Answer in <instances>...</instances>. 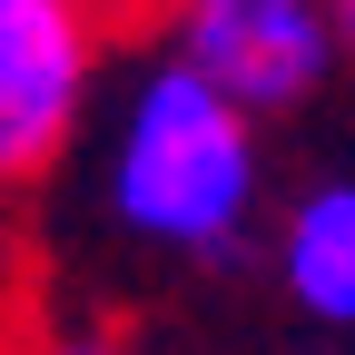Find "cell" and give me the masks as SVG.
I'll return each instance as SVG.
<instances>
[{
  "mask_svg": "<svg viewBox=\"0 0 355 355\" xmlns=\"http://www.w3.org/2000/svg\"><path fill=\"white\" fill-rule=\"evenodd\" d=\"M89 188L109 237L168 266H227L266 227V119L188 60H139L89 109Z\"/></svg>",
  "mask_w": 355,
  "mask_h": 355,
  "instance_id": "6da1fadb",
  "label": "cell"
},
{
  "mask_svg": "<svg viewBox=\"0 0 355 355\" xmlns=\"http://www.w3.org/2000/svg\"><path fill=\"white\" fill-rule=\"evenodd\" d=\"M109 60V0H0V188H30L79 148Z\"/></svg>",
  "mask_w": 355,
  "mask_h": 355,
  "instance_id": "7a4b0ae2",
  "label": "cell"
},
{
  "mask_svg": "<svg viewBox=\"0 0 355 355\" xmlns=\"http://www.w3.org/2000/svg\"><path fill=\"white\" fill-rule=\"evenodd\" d=\"M148 20H158V50L168 60H188L198 79H217L257 119L306 109L345 69L326 0H148Z\"/></svg>",
  "mask_w": 355,
  "mask_h": 355,
  "instance_id": "3957f363",
  "label": "cell"
},
{
  "mask_svg": "<svg viewBox=\"0 0 355 355\" xmlns=\"http://www.w3.org/2000/svg\"><path fill=\"white\" fill-rule=\"evenodd\" d=\"M266 257H277V286H286V306L306 326L355 336V168L306 178V188L277 207Z\"/></svg>",
  "mask_w": 355,
  "mask_h": 355,
  "instance_id": "277c9868",
  "label": "cell"
},
{
  "mask_svg": "<svg viewBox=\"0 0 355 355\" xmlns=\"http://www.w3.org/2000/svg\"><path fill=\"white\" fill-rule=\"evenodd\" d=\"M40 355H139L128 336H109V326H69V336H50Z\"/></svg>",
  "mask_w": 355,
  "mask_h": 355,
  "instance_id": "5b68a950",
  "label": "cell"
},
{
  "mask_svg": "<svg viewBox=\"0 0 355 355\" xmlns=\"http://www.w3.org/2000/svg\"><path fill=\"white\" fill-rule=\"evenodd\" d=\"M326 20H336V60L355 69V0H326Z\"/></svg>",
  "mask_w": 355,
  "mask_h": 355,
  "instance_id": "8992f818",
  "label": "cell"
}]
</instances>
